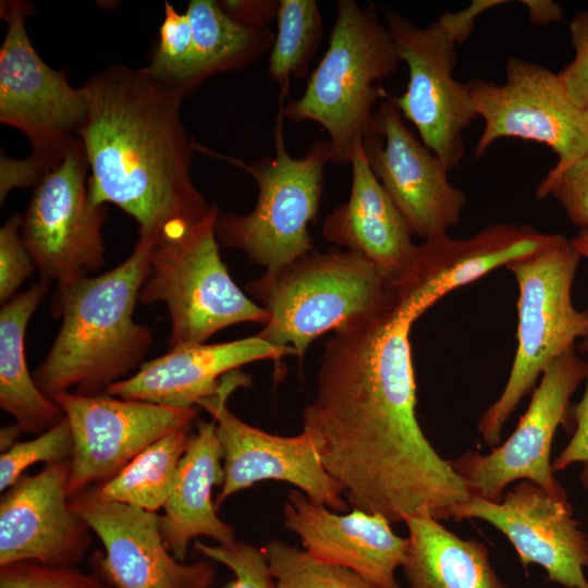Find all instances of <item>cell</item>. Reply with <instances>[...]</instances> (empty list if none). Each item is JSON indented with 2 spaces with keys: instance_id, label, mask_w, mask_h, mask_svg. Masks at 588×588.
<instances>
[{
  "instance_id": "1",
  "label": "cell",
  "mask_w": 588,
  "mask_h": 588,
  "mask_svg": "<svg viewBox=\"0 0 588 588\" xmlns=\"http://www.w3.org/2000/svg\"><path fill=\"white\" fill-rule=\"evenodd\" d=\"M400 299L355 318L327 341L313 401L302 413L326 470L352 509L391 524L430 515L453 519L470 494L425 436L409 332Z\"/></svg>"
},
{
  "instance_id": "2",
  "label": "cell",
  "mask_w": 588,
  "mask_h": 588,
  "mask_svg": "<svg viewBox=\"0 0 588 588\" xmlns=\"http://www.w3.org/2000/svg\"><path fill=\"white\" fill-rule=\"evenodd\" d=\"M82 87L90 201L115 205L136 221L139 238L155 244L199 222L212 205L192 179L184 97L146 66L111 64Z\"/></svg>"
},
{
  "instance_id": "3",
  "label": "cell",
  "mask_w": 588,
  "mask_h": 588,
  "mask_svg": "<svg viewBox=\"0 0 588 588\" xmlns=\"http://www.w3.org/2000/svg\"><path fill=\"white\" fill-rule=\"evenodd\" d=\"M154 246L138 238L113 269L57 284L51 314L61 326L33 376L46 396L106 393L144 364L152 332L133 316Z\"/></svg>"
},
{
  "instance_id": "4",
  "label": "cell",
  "mask_w": 588,
  "mask_h": 588,
  "mask_svg": "<svg viewBox=\"0 0 588 588\" xmlns=\"http://www.w3.org/2000/svg\"><path fill=\"white\" fill-rule=\"evenodd\" d=\"M400 58L375 4L339 0L328 48L303 95L279 103L284 119L315 122L329 135L332 162L350 163L355 147L376 135L378 83L394 74Z\"/></svg>"
},
{
  "instance_id": "5",
  "label": "cell",
  "mask_w": 588,
  "mask_h": 588,
  "mask_svg": "<svg viewBox=\"0 0 588 588\" xmlns=\"http://www.w3.org/2000/svg\"><path fill=\"white\" fill-rule=\"evenodd\" d=\"M246 291L268 314L256 335L274 346L292 347L299 360L318 336L399 299V289L370 261L335 249H314L279 269L266 270Z\"/></svg>"
},
{
  "instance_id": "6",
  "label": "cell",
  "mask_w": 588,
  "mask_h": 588,
  "mask_svg": "<svg viewBox=\"0 0 588 588\" xmlns=\"http://www.w3.org/2000/svg\"><path fill=\"white\" fill-rule=\"evenodd\" d=\"M281 108L273 130L274 155L246 163L200 145L195 148L241 168L257 184L258 196L247 215L219 213L216 234L226 248L244 252L266 270L279 269L314 250L308 225L320 207L324 168L332 162L330 142H315L301 158L285 145Z\"/></svg>"
},
{
  "instance_id": "7",
  "label": "cell",
  "mask_w": 588,
  "mask_h": 588,
  "mask_svg": "<svg viewBox=\"0 0 588 588\" xmlns=\"http://www.w3.org/2000/svg\"><path fill=\"white\" fill-rule=\"evenodd\" d=\"M580 257L573 241L552 234L542 249L505 267L518 285L517 348L502 393L477 425L490 446L501 443L504 425L546 368L588 335V310L572 302Z\"/></svg>"
},
{
  "instance_id": "8",
  "label": "cell",
  "mask_w": 588,
  "mask_h": 588,
  "mask_svg": "<svg viewBox=\"0 0 588 588\" xmlns=\"http://www.w3.org/2000/svg\"><path fill=\"white\" fill-rule=\"evenodd\" d=\"M491 8L489 0H475L458 12L442 13L426 27L394 11L384 13L399 58L408 69L406 90L392 99L449 171L462 162L463 133L477 117L467 83L453 75L456 46L468 39L475 20Z\"/></svg>"
},
{
  "instance_id": "9",
  "label": "cell",
  "mask_w": 588,
  "mask_h": 588,
  "mask_svg": "<svg viewBox=\"0 0 588 588\" xmlns=\"http://www.w3.org/2000/svg\"><path fill=\"white\" fill-rule=\"evenodd\" d=\"M220 211L209 212L183 234L155 244L138 302L163 303L170 317V348L205 343L242 322L265 324L267 311L236 285L216 234Z\"/></svg>"
},
{
  "instance_id": "10",
  "label": "cell",
  "mask_w": 588,
  "mask_h": 588,
  "mask_svg": "<svg viewBox=\"0 0 588 588\" xmlns=\"http://www.w3.org/2000/svg\"><path fill=\"white\" fill-rule=\"evenodd\" d=\"M34 12L24 0L0 4L7 24L0 47V122L29 140L27 157L44 173L56 169L81 140L87 111L83 87L50 68L36 52L25 20Z\"/></svg>"
},
{
  "instance_id": "11",
  "label": "cell",
  "mask_w": 588,
  "mask_h": 588,
  "mask_svg": "<svg viewBox=\"0 0 588 588\" xmlns=\"http://www.w3.org/2000/svg\"><path fill=\"white\" fill-rule=\"evenodd\" d=\"M473 106L483 120L474 156L480 158L502 137L543 144L558 156L544 179L561 174L588 152V119L568 96L558 73L517 57L505 62V82L467 83Z\"/></svg>"
},
{
  "instance_id": "12",
  "label": "cell",
  "mask_w": 588,
  "mask_h": 588,
  "mask_svg": "<svg viewBox=\"0 0 588 588\" xmlns=\"http://www.w3.org/2000/svg\"><path fill=\"white\" fill-rule=\"evenodd\" d=\"M587 369L575 348L565 352L542 372L525 414L503 443L487 454L471 450L450 461L470 497L498 503L509 485L528 480L553 497L567 498L552 469L551 448Z\"/></svg>"
},
{
  "instance_id": "13",
  "label": "cell",
  "mask_w": 588,
  "mask_h": 588,
  "mask_svg": "<svg viewBox=\"0 0 588 588\" xmlns=\"http://www.w3.org/2000/svg\"><path fill=\"white\" fill-rule=\"evenodd\" d=\"M89 164L82 140L45 173L22 215L21 236L41 275L56 284L90 275L105 264L106 205L88 193Z\"/></svg>"
},
{
  "instance_id": "14",
  "label": "cell",
  "mask_w": 588,
  "mask_h": 588,
  "mask_svg": "<svg viewBox=\"0 0 588 588\" xmlns=\"http://www.w3.org/2000/svg\"><path fill=\"white\" fill-rule=\"evenodd\" d=\"M250 378L235 371L215 396L198 403L216 424L223 451V482L215 505L217 510L235 493L256 482L277 480L292 485L309 500L335 512H346L347 501L341 486L326 470L308 432L282 437L254 427L229 411L226 400Z\"/></svg>"
},
{
  "instance_id": "15",
  "label": "cell",
  "mask_w": 588,
  "mask_h": 588,
  "mask_svg": "<svg viewBox=\"0 0 588 588\" xmlns=\"http://www.w3.org/2000/svg\"><path fill=\"white\" fill-rule=\"evenodd\" d=\"M73 434L69 497L119 474L137 454L164 436L191 427L198 407L181 408L107 393L70 392L52 399Z\"/></svg>"
},
{
  "instance_id": "16",
  "label": "cell",
  "mask_w": 588,
  "mask_h": 588,
  "mask_svg": "<svg viewBox=\"0 0 588 588\" xmlns=\"http://www.w3.org/2000/svg\"><path fill=\"white\" fill-rule=\"evenodd\" d=\"M483 520L503 534L524 568L542 567L548 581L564 588H588V535L574 517L567 498H556L528 480L506 490L500 502L470 497L454 522Z\"/></svg>"
},
{
  "instance_id": "17",
  "label": "cell",
  "mask_w": 588,
  "mask_h": 588,
  "mask_svg": "<svg viewBox=\"0 0 588 588\" xmlns=\"http://www.w3.org/2000/svg\"><path fill=\"white\" fill-rule=\"evenodd\" d=\"M70 505L101 541L103 553L94 564L114 588L213 587L212 561H179L163 541L157 512L102 501L91 487L70 498Z\"/></svg>"
},
{
  "instance_id": "18",
  "label": "cell",
  "mask_w": 588,
  "mask_h": 588,
  "mask_svg": "<svg viewBox=\"0 0 588 588\" xmlns=\"http://www.w3.org/2000/svg\"><path fill=\"white\" fill-rule=\"evenodd\" d=\"M376 133L363 142L368 163L413 234L424 241L446 235L461 222L465 193L449 182L439 157L404 124L392 98L376 110Z\"/></svg>"
},
{
  "instance_id": "19",
  "label": "cell",
  "mask_w": 588,
  "mask_h": 588,
  "mask_svg": "<svg viewBox=\"0 0 588 588\" xmlns=\"http://www.w3.org/2000/svg\"><path fill=\"white\" fill-rule=\"evenodd\" d=\"M71 460L24 474L1 494L0 566H74L88 551L89 525L70 505Z\"/></svg>"
},
{
  "instance_id": "20",
  "label": "cell",
  "mask_w": 588,
  "mask_h": 588,
  "mask_svg": "<svg viewBox=\"0 0 588 588\" xmlns=\"http://www.w3.org/2000/svg\"><path fill=\"white\" fill-rule=\"evenodd\" d=\"M283 525L314 558L350 568L378 588H402L395 578L408 540L382 515L353 509L335 512L291 489Z\"/></svg>"
},
{
  "instance_id": "21",
  "label": "cell",
  "mask_w": 588,
  "mask_h": 588,
  "mask_svg": "<svg viewBox=\"0 0 588 588\" xmlns=\"http://www.w3.org/2000/svg\"><path fill=\"white\" fill-rule=\"evenodd\" d=\"M295 355L292 347H279L258 335L222 343H198L170 348L144 363L135 373L106 391L107 394L189 408L217 395L240 367L264 359L279 362Z\"/></svg>"
},
{
  "instance_id": "22",
  "label": "cell",
  "mask_w": 588,
  "mask_h": 588,
  "mask_svg": "<svg viewBox=\"0 0 588 588\" xmlns=\"http://www.w3.org/2000/svg\"><path fill=\"white\" fill-rule=\"evenodd\" d=\"M352 184L346 203L322 224L323 237L370 261L394 287L416 275L418 246L406 219L373 174L359 143L351 157Z\"/></svg>"
},
{
  "instance_id": "23",
  "label": "cell",
  "mask_w": 588,
  "mask_h": 588,
  "mask_svg": "<svg viewBox=\"0 0 588 588\" xmlns=\"http://www.w3.org/2000/svg\"><path fill=\"white\" fill-rule=\"evenodd\" d=\"M552 234L528 224L493 223L465 240L446 235L418 246L417 272L400 289L418 316L451 291L542 249Z\"/></svg>"
},
{
  "instance_id": "24",
  "label": "cell",
  "mask_w": 588,
  "mask_h": 588,
  "mask_svg": "<svg viewBox=\"0 0 588 588\" xmlns=\"http://www.w3.org/2000/svg\"><path fill=\"white\" fill-rule=\"evenodd\" d=\"M223 451L215 421L198 420L182 456L170 497L160 515V529L170 552L185 562L191 542L208 537L217 543L235 540L233 526L217 514L215 487L223 482Z\"/></svg>"
},
{
  "instance_id": "25",
  "label": "cell",
  "mask_w": 588,
  "mask_h": 588,
  "mask_svg": "<svg viewBox=\"0 0 588 588\" xmlns=\"http://www.w3.org/2000/svg\"><path fill=\"white\" fill-rule=\"evenodd\" d=\"M404 524L408 546L402 569L409 588H509L481 541L458 537L430 515Z\"/></svg>"
},
{
  "instance_id": "26",
  "label": "cell",
  "mask_w": 588,
  "mask_h": 588,
  "mask_svg": "<svg viewBox=\"0 0 588 588\" xmlns=\"http://www.w3.org/2000/svg\"><path fill=\"white\" fill-rule=\"evenodd\" d=\"M48 289L49 282L40 279L0 309V407L23 432L34 434L48 430L64 417L59 405L37 387L25 357L26 329Z\"/></svg>"
},
{
  "instance_id": "27",
  "label": "cell",
  "mask_w": 588,
  "mask_h": 588,
  "mask_svg": "<svg viewBox=\"0 0 588 588\" xmlns=\"http://www.w3.org/2000/svg\"><path fill=\"white\" fill-rule=\"evenodd\" d=\"M197 60L198 81L250 65L271 50L269 26L248 28L233 21L213 0H191L186 10Z\"/></svg>"
},
{
  "instance_id": "28",
  "label": "cell",
  "mask_w": 588,
  "mask_h": 588,
  "mask_svg": "<svg viewBox=\"0 0 588 588\" xmlns=\"http://www.w3.org/2000/svg\"><path fill=\"white\" fill-rule=\"evenodd\" d=\"M191 436V427L164 436L137 454L113 478L91 487L94 493L102 501L158 512L170 497Z\"/></svg>"
},
{
  "instance_id": "29",
  "label": "cell",
  "mask_w": 588,
  "mask_h": 588,
  "mask_svg": "<svg viewBox=\"0 0 588 588\" xmlns=\"http://www.w3.org/2000/svg\"><path fill=\"white\" fill-rule=\"evenodd\" d=\"M278 30L270 50L268 76L280 85L283 103L292 77H303L321 42L322 16L315 0H280Z\"/></svg>"
},
{
  "instance_id": "30",
  "label": "cell",
  "mask_w": 588,
  "mask_h": 588,
  "mask_svg": "<svg viewBox=\"0 0 588 588\" xmlns=\"http://www.w3.org/2000/svg\"><path fill=\"white\" fill-rule=\"evenodd\" d=\"M262 549L275 588H378L354 571L318 560L280 539Z\"/></svg>"
},
{
  "instance_id": "31",
  "label": "cell",
  "mask_w": 588,
  "mask_h": 588,
  "mask_svg": "<svg viewBox=\"0 0 588 588\" xmlns=\"http://www.w3.org/2000/svg\"><path fill=\"white\" fill-rule=\"evenodd\" d=\"M146 69L183 97L200 84L188 16L186 12L179 13L169 2H164L158 45Z\"/></svg>"
},
{
  "instance_id": "32",
  "label": "cell",
  "mask_w": 588,
  "mask_h": 588,
  "mask_svg": "<svg viewBox=\"0 0 588 588\" xmlns=\"http://www.w3.org/2000/svg\"><path fill=\"white\" fill-rule=\"evenodd\" d=\"M73 434L65 417L48 430L27 441H19L0 455V491L14 485L24 471L38 463L45 465L71 460Z\"/></svg>"
},
{
  "instance_id": "33",
  "label": "cell",
  "mask_w": 588,
  "mask_h": 588,
  "mask_svg": "<svg viewBox=\"0 0 588 588\" xmlns=\"http://www.w3.org/2000/svg\"><path fill=\"white\" fill-rule=\"evenodd\" d=\"M194 550L205 559L228 567L234 575L223 588H275L262 548L232 540L208 544L196 539Z\"/></svg>"
},
{
  "instance_id": "34",
  "label": "cell",
  "mask_w": 588,
  "mask_h": 588,
  "mask_svg": "<svg viewBox=\"0 0 588 588\" xmlns=\"http://www.w3.org/2000/svg\"><path fill=\"white\" fill-rule=\"evenodd\" d=\"M0 588H114L98 574L74 566L19 562L0 566Z\"/></svg>"
},
{
  "instance_id": "35",
  "label": "cell",
  "mask_w": 588,
  "mask_h": 588,
  "mask_svg": "<svg viewBox=\"0 0 588 588\" xmlns=\"http://www.w3.org/2000/svg\"><path fill=\"white\" fill-rule=\"evenodd\" d=\"M553 197L564 209L572 223L588 229V152L552 179H543L536 197Z\"/></svg>"
},
{
  "instance_id": "36",
  "label": "cell",
  "mask_w": 588,
  "mask_h": 588,
  "mask_svg": "<svg viewBox=\"0 0 588 588\" xmlns=\"http://www.w3.org/2000/svg\"><path fill=\"white\" fill-rule=\"evenodd\" d=\"M22 215L11 216L0 229V303L17 293L36 266L21 236Z\"/></svg>"
},
{
  "instance_id": "37",
  "label": "cell",
  "mask_w": 588,
  "mask_h": 588,
  "mask_svg": "<svg viewBox=\"0 0 588 588\" xmlns=\"http://www.w3.org/2000/svg\"><path fill=\"white\" fill-rule=\"evenodd\" d=\"M574 59L558 76L571 99L588 111V9L578 12L569 22Z\"/></svg>"
},
{
  "instance_id": "38",
  "label": "cell",
  "mask_w": 588,
  "mask_h": 588,
  "mask_svg": "<svg viewBox=\"0 0 588 588\" xmlns=\"http://www.w3.org/2000/svg\"><path fill=\"white\" fill-rule=\"evenodd\" d=\"M572 415L575 430L567 445L552 462L553 471L564 470L575 463H588V369L584 395L573 407Z\"/></svg>"
},
{
  "instance_id": "39",
  "label": "cell",
  "mask_w": 588,
  "mask_h": 588,
  "mask_svg": "<svg viewBox=\"0 0 588 588\" xmlns=\"http://www.w3.org/2000/svg\"><path fill=\"white\" fill-rule=\"evenodd\" d=\"M221 9L236 23L259 28L277 19L280 0H222Z\"/></svg>"
},
{
  "instance_id": "40",
  "label": "cell",
  "mask_w": 588,
  "mask_h": 588,
  "mask_svg": "<svg viewBox=\"0 0 588 588\" xmlns=\"http://www.w3.org/2000/svg\"><path fill=\"white\" fill-rule=\"evenodd\" d=\"M45 173L27 157L13 159L3 154L0 158V201L3 204L8 194L19 187L36 186Z\"/></svg>"
},
{
  "instance_id": "41",
  "label": "cell",
  "mask_w": 588,
  "mask_h": 588,
  "mask_svg": "<svg viewBox=\"0 0 588 588\" xmlns=\"http://www.w3.org/2000/svg\"><path fill=\"white\" fill-rule=\"evenodd\" d=\"M520 3L527 8L529 22L535 25L559 22L564 13L562 7L551 0H523Z\"/></svg>"
},
{
  "instance_id": "42",
  "label": "cell",
  "mask_w": 588,
  "mask_h": 588,
  "mask_svg": "<svg viewBox=\"0 0 588 588\" xmlns=\"http://www.w3.org/2000/svg\"><path fill=\"white\" fill-rule=\"evenodd\" d=\"M22 432V428L16 422L2 426L0 429V452L4 453L17 443Z\"/></svg>"
},
{
  "instance_id": "43",
  "label": "cell",
  "mask_w": 588,
  "mask_h": 588,
  "mask_svg": "<svg viewBox=\"0 0 588 588\" xmlns=\"http://www.w3.org/2000/svg\"><path fill=\"white\" fill-rule=\"evenodd\" d=\"M572 241L580 253L581 257H585L588 260V241L578 236H575ZM579 350L583 353L588 351V335L580 342Z\"/></svg>"
},
{
  "instance_id": "44",
  "label": "cell",
  "mask_w": 588,
  "mask_h": 588,
  "mask_svg": "<svg viewBox=\"0 0 588 588\" xmlns=\"http://www.w3.org/2000/svg\"><path fill=\"white\" fill-rule=\"evenodd\" d=\"M579 479L583 487L588 491V463L583 464V468L579 474Z\"/></svg>"
},
{
  "instance_id": "45",
  "label": "cell",
  "mask_w": 588,
  "mask_h": 588,
  "mask_svg": "<svg viewBox=\"0 0 588 588\" xmlns=\"http://www.w3.org/2000/svg\"><path fill=\"white\" fill-rule=\"evenodd\" d=\"M577 236L588 241V229L581 230Z\"/></svg>"
},
{
  "instance_id": "46",
  "label": "cell",
  "mask_w": 588,
  "mask_h": 588,
  "mask_svg": "<svg viewBox=\"0 0 588 588\" xmlns=\"http://www.w3.org/2000/svg\"><path fill=\"white\" fill-rule=\"evenodd\" d=\"M587 119H588V111L586 112Z\"/></svg>"
}]
</instances>
